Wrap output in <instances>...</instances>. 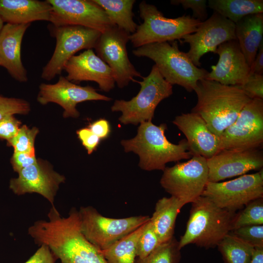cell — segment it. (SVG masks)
Masks as SVG:
<instances>
[{"mask_svg":"<svg viewBox=\"0 0 263 263\" xmlns=\"http://www.w3.org/2000/svg\"><path fill=\"white\" fill-rule=\"evenodd\" d=\"M52 11V7L47 0H0V17L6 23L50 21Z\"/></svg>","mask_w":263,"mask_h":263,"instance_id":"cell-23","label":"cell"},{"mask_svg":"<svg viewBox=\"0 0 263 263\" xmlns=\"http://www.w3.org/2000/svg\"><path fill=\"white\" fill-rule=\"evenodd\" d=\"M250 263H263V246L255 247Z\"/></svg>","mask_w":263,"mask_h":263,"instance_id":"cell-44","label":"cell"},{"mask_svg":"<svg viewBox=\"0 0 263 263\" xmlns=\"http://www.w3.org/2000/svg\"><path fill=\"white\" fill-rule=\"evenodd\" d=\"M39 89L38 101L42 105L50 102L58 104L64 109L63 115L65 118H76L79 115L76 107L80 102L111 100V98L98 93L93 87L75 84L62 75L59 76L55 84H40Z\"/></svg>","mask_w":263,"mask_h":263,"instance_id":"cell-16","label":"cell"},{"mask_svg":"<svg viewBox=\"0 0 263 263\" xmlns=\"http://www.w3.org/2000/svg\"><path fill=\"white\" fill-rule=\"evenodd\" d=\"M216 206L236 211L250 202L263 198V169L225 182H208L202 195Z\"/></svg>","mask_w":263,"mask_h":263,"instance_id":"cell-12","label":"cell"},{"mask_svg":"<svg viewBox=\"0 0 263 263\" xmlns=\"http://www.w3.org/2000/svg\"><path fill=\"white\" fill-rule=\"evenodd\" d=\"M146 223L109 247L100 250L108 263H135L137 242Z\"/></svg>","mask_w":263,"mask_h":263,"instance_id":"cell-28","label":"cell"},{"mask_svg":"<svg viewBox=\"0 0 263 263\" xmlns=\"http://www.w3.org/2000/svg\"><path fill=\"white\" fill-rule=\"evenodd\" d=\"M249 74H263V42L260 45L254 60L250 67Z\"/></svg>","mask_w":263,"mask_h":263,"instance_id":"cell-43","label":"cell"},{"mask_svg":"<svg viewBox=\"0 0 263 263\" xmlns=\"http://www.w3.org/2000/svg\"><path fill=\"white\" fill-rule=\"evenodd\" d=\"M48 217V221L35 222L28 233L37 244L47 245L61 263H108L81 232L77 210L73 208L63 217L52 206Z\"/></svg>","mask_w":263,"mask_h":263,"instance_id":"cell-1","label":"cell"},{"mask_svg":"<svg viewBox=\"0 0 263 263\" xmlns=\"http://www.w3.org/2000/svg\"><path fill=\"white\" fill-rule=\"evenodd\" d=\"M161 244L150 220L145 225L137 244L136 258L142 259L147 257Z\"/></svg>","mask_w":263,"mask_h":263,"instance_id":"cell-33","label":"cell"},{"mask_svg":"<svg viewBox=\"0 0 263 263\" xmlns=\"http://www.w3.org/2000/svg\"><path fill=\"white\" fill-rule=\"evenodd\" d=\"M30 111V104L26 100L0 95V120L3 117L15 114H27Z\"/></svg>","mask_w":263,"mask_h":263,"instance_id":"cell-34","label":"cell"},{"mask_svg":"<svg viewBox=\"0 0 263 263\" xmlns=\"http://www.w3.org/2000/svg\"><path fill=\"white\" fill-rule=\"evenodd\" d=\"M207 7L235 24L243 18L263 13V0H209Z\"/></svg>","mask_w":263,"mask_h":263,"instance_id":"cell-26","label":"cell"},{"mask_svg":"<svg viewBox=\"0 0 263 263\" xmlns=\"http://www.w3.org/2000/svg\"><path fill=\"white\" fill-rule=\"evenodd\" d=\"M178 241L173 237L161 244L145 258H136L135 263H179L181 255Z\"/></svg>","mask_w":263,"mask_h":263,"instance_id":"cell-30","label":"cell"},{"mask_svg":"<svg viewBox=\"0 0 263 263\" xmlns=\"http://www.w3.org/2000/svg\"><path fill=\"white\" fill-rule=\"evenodd\" d=\"M171 4L181 5L185 9H191L192 10V17L201 22L207 19V5L206 0H172Z\"/></svg>","mask_w":263,"mask_h":263,"instance_id":"cell-37","label":"cell"},{"mask_svg":"<svg viewBox=\"0 0 263 263\" xmlns=\"http://www.w3.org/2000/svg\"><path fill=\"white\" fill-rule=\"evenodd\" d=\"M166 129L165 123L157 126L151 121L144 122L140 124L134 137L122 140L121 144L125 151H132L139 156L141 169L163 171L167 163L189 159L192 156L186 139L178 144L172 143L166 137Z\"/></svg>","mask_w":263,"mask_h":263,"instance_id":"cell-3","label":"cell"},{"mask_svg":"<svg viewBox=\"0 0 263 263\" xmlns=\"http://www.w3.org/2000/svg\"><path fill=\"white\" fill-rule=\"evenodd\" d=\"M31 24L6 23L0 33V59L2 66L16 80H28L27 72L21 58L23 37Z\"/></svg>","mask_w":263,"mask_h":263,"instance_id":"cell-22","label":"cell"},{"mask_svg":"<svg viewBox=\"0 0 263 263\" xmlns=\"http://www.w3.org/2000/svg\"><path fill=\"white\" fill-rule=\"evenodd\" d=\"M0 66H2V61H1L0 59Z\"/></svg>","mask_w":263,"mask_h":263,"instance_id":"cell-46","label":"cell"},{"mask_svg":"<svg viewBox=\"0 0 263 263\" xmlns=\"http://www.w3.org/2000/svg\"><path fill=\"white\" fill-rule=\"evenodd\" d=\"M208 181L218 182L245 174L263 167V152L260 149L246 150H222L207 159Z\"/></svg>","mask_w":263,"mask_h":263,"instance_id":"cell-18","label":"cell"},{"mask_svg":"<svg viewBox=\"0 0 263 263\" xmlns=\"http://www.w3.org/2000/svg\"><path fill=\"white\" fill-rule=\"evenodd\" d=\"M76 133L88 153L90 154L93 153L98 146L100 139L89 128L81 129L76 132Z\"/></svg>","mask_w":263,"mask_h":263,"instance_id":"cell-40","label":"cell"},{"mask_svg":"<svg viewBox=\"0 0 263 263\" xmlns=\"http://www.w3.org/2000/svg\"><path fill=\"white\" fill-rule=\"evenodd\" d=\"M234 39H236L235 24L213 12L210 17L202 22L195 32L185 35L179 41L181 44H189V49L186 54L199 67L200 59L204 55L215 53L221 44Z\"/></svg>","mask_w":263,"mask_h":263,"instance_id":"cell-14","label":"cell"},{"mask_svg":"<svg viewBox=\"0 0 263 263\" xmlns=\"http://www.w3.org/2000/svg\"><path fill=\"white\" fill-rule=\"evenodd\" d=\"M131 34L113 26L104 32L96 43L97 55L112 70L115 82L120 88L127 86L134 77H142L129 59L127 44Z\"/></svg>","mask_w":263,"mask_h":263,"instance_id":"cell-13","label":"cell"},{"mask_svg":"<svg viewBox=\"0 0 263 263\" xmlns=\"http://www.w3.org/2000/svg\"><path fill=\"white\" fill-rule=\"evenodd\" d=\"M63 70L70 81H91L97 83L99 88L106 92L112 90L115 84L113 72L93 49H88L74 55L67 62Z\"/></svg>","mask_w":263,"mask_h":263,"instance_id":"cell-20","label":"cell"},{"mask_svg":"<svg viewBox=\"0 0 263 263\" xmlns=\"http://www.w3.org/2000/svg\"><path fill=\"white\" fill-rule=\"evenodd\" d=\"M49 28L56 44L54 53L41 74V77L48 81L60 75L67 62L76 52L94 48L101 34L98 30L78 25H51Z\"/></svg>","mask_w":263,"mask_h":263,"instance_id":"cell-10","label":"cell"},{"mask_svg":"<svg viewBox=\"0 0 263 263\" xmlns=\"http://www.w3.org/2000/svg\"><path fill=\"white\" fill-rule=\"evenodd\" d=\"M18 173V177L11 179L9 183L10 189L15 194L37 193L54 206V199L59 185L65 180L63 175L55 171L48 162L40 159Z\"/></svg>","mask_w":263,"mask_h":263,"instance_id":"cell-17","label":"cell"},{"mask_svg":"<svg viewBox=\"0 0 263 263\" xmlns=\"http://www.w3.org/2000/svg\"><path fill=\"white\" fill-rule=\"evenodd\" d=\"M78 212L81 232L100 250L109 247L150 220L149 216L119 219L106 217L91 206L82 207Z\"/></svg>","mask_w":263,"mask_h":263,"instance_id":"cell-8","label":"cell"},{"mask_svg":"<svg viewBox=\"0 0 263 263\" xmlns=\"http://www.w3.org/2000/svg\"><path fill=\"white\" fill-rule=\"evenodd\" d=\"M230 232L254 247L263 246V225L243 226L234 229Z\"/></svg>","mask_w":263,"mask_h":263,"instance_id":"cell-35","label":"cell"},{"mask_svg":"<svg viewBox=\"0 0 263 263\" xmlns=\"http://www.w3.org/2000/svg\"><path fill=\"white\" fill-rule=\"evenodd\" d=\"M263 225V198H260L249 203L242 211L237 214L232 230L247 225Z\"/></svg>","mask_w":263,"mask_h":263,"instance_id":"cell-31","label":"cell"},{"mask_svg":"<svg viewBox=\"0 0 263 263\" xmlns=\"http://www.w3.org/2000/svg\"><path fill=\"white\" fill-rule=\"evenodd\" d=\"M34 254L24 263H55L56 258L49 248L41 244Z\"/></svg>","mask_w":263,"mask_h":263,"instance_id":"cell-41","label":"cell"},{"mask_svg":"<svg viewBox=\"0 0 263 263\" xmlns=\"http://www.w3.org/2000/svg\"><path fill=\"white\" fill-rule=\"evenodd\" d=\"M172 122L185 135L192 156L207 159L221 150L219 136L211 131L198 114L183 113L176 116Z\"/></svg>","mask_w":263,"mask_h":263,"instance_id":"cell-21","label":"cell"},{"mask_svg":"<svg viewBox=\"0 0 263 263\" xmlns=\"http://www.w3.org/2000/svg\"><path fill=\"white\" fill-rule=\"evenodd\" d=\"M100 139L107 138L110 132L109 122L105 119H99L93 122L89 128Z\"/></svg>","mask_w":263,"mask_h":263,"instance_id":"cell-42","label":"cell"},{"mask_svg":"<svg viewBox=\"0 0 263 263\" xmlns=\"http://www.w3.org/2000/svg\"><path fill=\"white\" fill-rule=\"evenodd\" d=\"M132 53L153 60L168 83L179 85L188 92L194 91L198 81L205 78L208 72L196 66L186 53L179 50L176 40L146 44L136 48Z\"/></svg>","mask_w":263,"mask_h":263,"instance_id":"cell-5","label":"cell"},{"mask_svg":"<svg viewBox=\"0 0 263 263\" xmlns=\"http://www.w3.org/2000/svg\"><path fill=\"white\" fill-rule=\"evenodd\" d=\"M102 7L114 25L129 33H134L137 25L134 21L132 8L135 0H93Z\"/></svg>","mask_w":263,"mask_h":263,"instance_id":"cell-27","label":"cell"},{"mask_svg":"<svg viewBox=\"0 0 263 263\" xmlns=\"http://www.w3.org/2000/svg\"><path fill=\"white\" fill-rule=\"evenodd\" d=\"M235 35L250 67L263 42V13L246 16L236 23Z\"/></svg>","mask_w":263,"mask_h":263,"instance_id":"cell-24","label":"cell"},{"mask_svg":"<svg viewBox=\"0 0 263 263\" xmlns=\"http://www.w3.org/2000/svg\"><path fill=\"white\" fill-rule=\"evenodd\" d=\"M3 23H4L3 21L2 20V19H1V18L0 17V32H1V31L2 30V28L3 26V25H4Z\"/></svg>","mask_w":263,"mask_h":263,"instance_id":"cell-45","label":"cell"},{"mask_svg":"<svg viewBox=\"0 0 263 263\" xmlns=\"http://www.w3.org/2000/svg\"><path fill=\"white\" fill-rule=\"evenodd\" d=\"M20 124L14 115L3 117L0 120V139L8 141L13 138L19 132Z\"/></svg>","mask_w":263,"mask_h":263,"instance_id":"cell-38","label":"cell"},{"mask_svg":"<svg viewBox=\"0 0 263 263\" xmlns=\"http://www.w3.org/2000/svg\"><path fill=\"white\" fill-rule=\"evenodd\" d=\"M52 7L53 26H82L101 33L114 25L103 9L93 0H47Z\"/></svg>","mask_w":263,"mask_h":263,"instance_id":"cell-15","label":"cell"},{"mask_svg":"<svg viewBox=\"0 0 263 263\" xmlns=\"http://www.w3.org/2000/svg\"></svg>","mask_w":263,"mask_h":263,"instance_id":"cell-47","label":"cell"},{"mask_svg":"<svg viewBox=\"0 0 263 263\" xmlns=\"http://www.w3.org/2000/svg\"><path fill=\"white\" fill-rule=\"evenodd\" d=\"M237 214L201 196L191 203L185 232L178 241L179 248L189 244L206 249L215 247L232 230Z\"/></svg>","mask_w":263,"mask_h":263,"instance_id":"cell-4","label":"cell"},{"mask_svg":"<svg viewBox=\"0 0 263 263\" xmlns=\"http://www.w3.org/2000/svg\"><path fill=\"white\" fill-rule=\"evenodd\" d=\"M215 54L219 56L217 64L211 67L205 79L222 84L240 86L246 80L250 67L237 39L226 41L218 46Z\"/></svg>","mask_w":263,"mask_h":263,"instance_id":"cell-19","label":"cell"},{"mask_svg":"<svg viewBox=\"0 0 263 263\" xmlns=\"http://www.w3.org/2000/svg\"><path fill=\"white\" fill-rule=\"evenodd\" d=\"M185 205L183 202L173 196L164 197L156 202L150 222L161 244L174 237L176 218Z\"/></svg>","mask_w":263,"mask_h":263,"instance_id":"cell-25","label":"cell"},{"mask_svg":"<svg viewBox=\"0 0 263 263\" xmlns=\"http://www.w3.org/2000/svg\"><path fill=\"white\" fill-rule=\"evenodd\" d=\"M222 150L261 149L263 144V99H252L219 136Z\"/></svg>","mask_w":263,"mask_h":263,"instance_id":"cell-11","label":"cell"},{"mask_svg":"<svg viewBox=\"0 0 263 263\" xmlns=\"http://www.w3.org/2000/svg\"><path fill=\"white\" fill-rule=\"evenodd\" d=\"M251 99H263V75L249 74L246 80L238 86Z\"/></svg>","mask_w":263,"mask_h":263,"instance_id":"cell-36","label":"cell"},{"mask_svg":"<svg viewBox=\"0 0 263 263\" xmlns=\"http://www.w3.org/2000/svg\"><path fill=\"white\" fill-rule=\"evenodd\" d=\"M137 81L140 89L131 100H116L111 107L113 112L122 113L119 118L123 124L137 125L151 121L157 105L173 93L172 85L162 76L154 64L147 76Z\"/></svg>","mask_w":263,"mask_h":263,"instance_id":"cell-7","label":"cell"},{"mask_svg":"<svg viewBox=\"0 0 263 263\" xmlns=\"http://www.w3.org/2000/svg\"><path fill=\"white\" fill-rule=\"evenodd\" d=\"M197 97L191 112L200 115L211 131L219 136L237 118L252 99L238 86L203 79L194 90Z\"/></svg>","mask_w":263,"mask_h":263,"instance_id":"cell-2","label":"cell"},{"mask_svg":"<svg viewBox=\"0 0 263 263\" xmlns=\"http://www.w3.org/2000/svg\"><path fill=\"white\" fill-rule=\"evenodd\" d=\"M37 161L35 152L30 153L14 152L11 159L13 169L17 172L22 169L35 164Z\"/></svg>","mask_w":263,"mask_h":263,"instance_id":"cell-39","label":"cell"},{"mask_svg":"<svg viewBox=\"0 0 263 263\" xmlns=\"http://www.w3.org/2000/svg\"><path fill=\"white\" fill-rule=\"evenodd\" d=\"M206 158L193 155L188 160L166 167L160 183L165 190L185 205L202 195L208 181Z\"/></svg>","mask_w":263,"mask_h":263,"instance_id":"cell-9","label":"cell"},{"mask_svg":"<svg viewBox=\"0 0 263 263\" xmlns=\"http://www.w3.org/2000/svg\"><path fill=\"white\" fill-rule=\"evenodd\" d=\"M139 10L143 22L130 37L136 48L150 43L180 40L185 35L195 32L202 23L189 15L166 18L155 5L145 1L140 3Z\"/></svg>","mask_w":263,"mask_h":263,"instance_id":"cell-6","label":"cell"},{"mask_svg":"<svg viewBox=\"0 0 263 263\" xmlns=\"http://www.w3.org/2000/svg\"><path fill=\"white\" fill-rule=\"evenodd\" d=\"M38 132V130L36 127L30 129L26 125H23L13 138L7 141V145L13 148L14 152H35L34 142Z\"/></svg>","mask_w":263,"mask_h":263,"instance_id":"cell-32","label":"cell"},{"mask_svg":"<svg viewBox=\"0 0 263 263\" xmlns=\"http://www.w3.org/2000/svg\"><path fill=\"white\" fill-rule=\"evenodd\" d=\"M217 246L224 263H250L255 249L230 232Z\"/></svg>","mask_w":263,"mask_h":263,"instance_id":"cell-29","label":"cell"}]
</instances>
